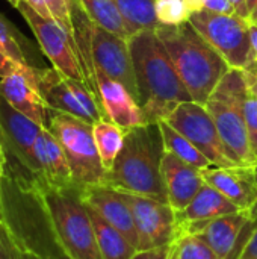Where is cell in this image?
<instances>
[{
    "label": "cell",
    "mask_w": 257,
    "mask_h": 259,
    "mask_svg": "<svg viewBox=\"0 0 257 259\" xmlns=\"http://www.w3.org/2000/svg\"><path fill=\"white\" fill-rule=\"evenodd\" d=\"M127 44L139 93L138 103L147 123L164 121L180 103L192 100L156 30L136 32L127 38Z\"/></svg>",
    "instance_id": "1"
},
{
    "label": "cell",
    "mask_w": 257,
    "mask_h": 259,
    "mask_svg": "<svg viewBox=\"0 0 257 259\" xmlns=\"http://www.w3.org/2000/svg\"><path fill=\"white\" fill-rule=\"evenodd\" d=\"M164 152V140L158 123L124 131L123 149L108 171L105 184L120 191L168 203L161 173Z\"/></svg>",
    "instance_id": "2"
},
{
    "label": "cell",
    "mask_w": 257,
    "mask_h": 259,
    "mask_svg": "<svg viewBox=\"0 0 257 259\" xmlns=\"http://www.w3.org/2000/svg\"><path fill=\"white\" fill-rule=\"evenodd\" d=\"M156 33L170 53L191 99L206 105L221 79L232 70L230 65L189 21L180 26H159Z\"/></svg>",
    "instance_id": "3"
},
{
    "label": "cell",
    "mask_w": 257,
    "mask_h": 259,
    "mask_svg": "<svg viewBox=\"0 0 257 259\" xmlns=\"http://www.w3.org/2000/svg\"><path fill=\"white\" fill-rule=\"evenodd\" d=\"M0 209L15 237L39 258L74 259L59 243L33 185L5 173L0 185Z\"/></svg>",
    "instance_id": "4"
},
{
    "label": "cell",
    "mask_w": 257,
    "mask_h": 259,
    "mask_svg": "<svg viewBox=\"0 0 257 259\" xmlns=\"http://www.w3.org/2000/svg\"><path fill=\"white\" fill-rule=\"evenodd\" d=\"M48 214L55 234L68 255L74 259H101L92 220L82 199V188L33 185Z\"/></svg>",
    "instance_id": "5"
},
{
    "label": "cell",
    "mask_w": 257,
    "mask_h": 259,
    "mask_svg": "<svg viewBox=\"0 0 257 259\" xmlns=\"http://www.w3.org/2000/svg\"><path fill=\"white\" fill-rule=\"evenodd\" d=\"M247 94L248 91L242 70L232 68L221 79L204 106L235 164L253 167L257 162L250 149L248 129L244 115V100Z\"/></svg>",
    "instance_id": "6"
},
{
    "label": "cell",
    "mask_w": 257,
    "mask_h": 259,
    "mask_svg": "<svg viewBox=\"0 0 257 259\" xmlns=\"http://www.w3.org/2000/svg\"><path fill=\"white\" fill-rule=\"evenodd\" d=\"M47 127L62 146L77 187L85 188L106 182L108 171L100 161L91 123L65 112L52 111Z\"/></svg>",
    "instance_id": "7"
},
{
    "label": "cell",
    "mask_w": 257,
    "mask_h": 259,
    "mask_svg": "<svg viewBox=\"0 0 257 259\" xmlns=\"http://www.w3.org/2000/svg\"><path fill=\"white\" fill-rule=\"evenodd\" d=\"M42 126L14 109L0 96V146L5 153V173L35 185L41 171L35 155V143Z\"/></svg>",
    "instance_id": "8"
},
{
    "label": "cell",
    "mask_w": 257,
    "mask_h": 259,
    "mask_svg": "<svg viewBox=\"0 0 257 259\" xmlns=\"http://www.w3.org/2000/svg\"><path fill=\"white\" fill-rule=\"evenodd\" d=\"M189 23L226 59L230 68L245 70L251 62L250 20L238 14H217L206 9L191 14Z\"/></svg>",
    "instance_id": "9"
},
{
    "label": "cell",
    "mask_w": 257,
    "mask_h": 259,
    "mask_svg": "<svg viewBox=\"0 0 257 259\" xmlns=\"http://www.w3.org/2000/svg\"><path fill=\"white\" fill-rule=\"evenodd\" d=\"M38 87L52 111L65 112L91 124L106 120V114L91 88L77 79L68 77L55 67H38Z\"/></svg>",
    "instance_id": "10"
},
{
    "label": "cell",
    "mask_w": 257,
    "mask_h": 259,
    "mask_svg": "<svg viewBox=\"0 0 257 259\" xmlns=\"http://www.w3.org/2000/svg\"><path fill=\"white\" fill-rule=\"evenodd\" d=\"M15 8L32 29L41 52L52 62V67L68 77L86 83L73 36L56 20L41 15L26 0H18Z\"/></svg>",
    "instance_id": "11"
},
{
    "label": "cell",
    "mask_w": 257,
    "mask_h": 259,
    "mask_svg": "<svg viewBox=\"0 0 257 259\" xmlns=\"http://www.w3.org/2000/svg\"><path fill=\"white\" fill-rule=\"evenodd\" d=\"M177 132L186 137L214 167H235L220 132L204 105L194 100L180 103L165 120Z\"/></svg>",
    "instance_id": "12"
},
{
    "label": "cell",
    "mask_w": 257,
    "mask_h": 259,
    "mask_svg": "<svg viewBox=\"0 0 257 259\" xmlns=\"http://www.w3.org/2000/svg\"><path fill=\"white\" fill-rule=\"evenodd\" d=\"M138 234V250L173 246L180 235L177 212L167 202L123 191Z\"/></svg>",
    "instance_id": "13"
},
{
    "label": "cell",
    "mask_w": 257,
    "mask_h": 259,
    "mask_svg": "<svg viewBox=\"0 0 257 259\" xmlns=\"http://www.w3.org/2000/svg\"><path fill=\"white\" fill-rule=\"evenodd\" d=\"M256 225L253 209L238 211L212 220L179 226L182 234H192L204 240L220 259H239ZM179 235V237H180Z\"/></svg>",
    "instance_id": "14"
},
{
    "label": "cell",
    "mask_w": 257,
    "mask_h": 259,
    "mask_svg": "<svg viewBox=\"0 0 257 259\" xmlns=\"http://www.w3.org/2000/svg\"><path fill=\"white\" fill-rule=\"evenodd\" d=\"M91 53L95 65V73L97 70H100L111 79L124 85L138 102L139 93L127 39L94 24L92 21Z\"/></svg>",
    "instance_id": "15"
},
{
    "label": "cell",
    "mask_w": 257,
    "mask_h": 259,
    "mask_svg": "<svg viewBox=\"0 0 257 259\" xmlns=\"http://www.w3.org/2000/svg\"><path fill=\"white\" fill-rule=\"evenodd\" d=\"M38 67L18 64L14 71L0 79V96L18 112L47 127L52 109L38 87Z\"/></svg>",
    "instance_id": "16"
},
{
    "label": "cell",
    "mask_w": 257,
    "mask_h": 259,
    "mask_svg": "<svg viewBox=\"0 0 257 259\" xmlns=\"http://www.w3.org/2000/svg\"><path fill=\"white\" fill-rule=\"evenodd\" d=\"M200 171L208 185L218 190L241 211H250L257 205V165L208 167Z\"/></svg>",
    "instance_id": "17"
},
{
    "label": "cell",
    "mask_w": 257,
    "mask_h": 259,
    "mask_svg": "<svg viewBox=\"0 0 257 259\" xmlns=\"http://www.w3.org/2000/svg\"><path fill=\"white\" fill-rule=\"evenodd\" d=\"M82 199L91 209L118 229L138 249V234L135 229L133 215L123 191L106 184L89 185L82 188Z\"/></svg>",
    "instance_id": "18"
},
{
    "label": "cell",
    "mask_w": 257,
    "mask_h": 259,
    "mask_svg": "<svg viewBox=\"0 0 257 259\" xmlns=\"http://www.w3.org/2000/svg\"><path fill=\"white\" fill-rule=\"evenodd\" d=\"M95 77L98 85V97L106 114V120L115 123L123 131L148 124L139 103L124 85L111 79L100 70H97Z\"/></svg>",
    "instance_id": "19"
},
{
    "label": "cell",
    "mask_w": 257,
    "mask_h": 259,
    "mask_svg": "<svg viewBox=\"0 0 257 259\" xmlns=\"http://www.w3.org/2000/svg\"><path fill=\"white\" fill-rule=\"evenodd\" d=\"M161 173L167 190L168 203L176 212L183 211L206 184L198 168L183 162L167 150L162 156Z\"/></svg>",
    "instance_id": "20"
},
{
    "label": "cell",
    "mask_w": 257,
    "mask_h": 259,
    "mask_svg": "<svg viewBox=\"0 0 257 259\" xmlns=\"http://www.w3.org/2000/svg\"><path fill=\"white\" fill-rule=\"evenodd\" d=\"M35 155L41 171V182L38 184H47L53 187L76 185L62 146L48 131V127L41 129L35 143Z\"/></svg>",
    "instance_id": "21"
},
{
    "label": "cell",
    "mask_w": 257,
    "mask_h": 259,
    "mask_svg": "<svg viewBox=\"0 0 257 259\" xmlns=\"http://www.w3.org/2000/svg\"><path fill=\"white\" fill-rule=\"evenodd\" d=\"M241 211L235 206L227 197H224L218 190L204 184L197 196L191 200V203L180 212H177V223L179 226L212 220L221 215L233 214Z\"/></svg>",
    "instance_id": "22"
},
{
    "label": "cell",
    "mask_w": 257,
    "mask_h": 259,
    "mask_svg": "<svg viewBox=\"0 0 257 259\" xmlns=\"http://www.w3.org/2000/svg\"><path fill=\"white\" fill-rule=\"evenodd\" d=\"M86 205V203H85ZM88 206V205H86ZM92 226L95 231V240L101 259H130L138 250L118 229L103 220L94 209L88 206Z\"/></svg>",
    "instance_id": "23"
},
{
    "label": "cell",
    "mask_w": 257,
    "mask_h": 259,
    "mask_svg": "<svg viewBox=\"0 0 257 259\" xmlns=\"http://www.w3.org/2000/svg\"><path fill=\"white\" fill-rule=\"evenodd\" d=\"M129 35L141 30H156L159 21L156 17V0H114Z\"/></svg>",
    "instance_id": "24"
},
{
    "label": "cell",
    "mask_w": 257,
    "mask_h": 259,
    "mask_svg": "<svg viewBox=\"0 0 257 259\" xmlns=\"http://www.w3.org/2000/svg\"><path fill=\"white\" fill-rule=\"evenodd\" d=\"M158 124H159L162 140H164V147L167 152L176 155L179 159H182L183 162H186L198 170L214 167L211 164V161L186 137H183L180 132H177L171 124H168L165 120L159 121Z\"/></svg>",
    "instance_id": "25"
},
{
    "label": "cell",
    "mask_w": 257,
    "mask_h": 259,
    "mask_svg": "<svg viewBox=\"0 0 257 259\" xmlns=\"http://www.w3.org/2000/svg\"><path fill=\"white\" fill-rule=\"evenodd\" d=\"M92 132L100 161L105 170L109 171L123 149L124 131L109 120H100L92 124Z\"/></svg>",
    "instance_id": "26"
},
{
    "label": "cell",
    "mask_w": 257,
    "mask_h": 259,
    "mask_svg": "<svg viewBox=\"0 0 257 259\" xmlns=\"http://www.w3.org/2000/svg\"><path fill=\"white\" fill-rule=\"evenodd\" d=\"M88 17L94 21V24L121 36L129 38V32L126 29V23L115 5L114 0H79Z\"/></svg>",
    "instance_id": "27"
},
{
    "label": "cell",
    "mask_w": 257,
    "mask_h": 259,
    "mask_svg": "<svg viewBox=\"0 0 257 259\" xmlns=\"http://www.w3.org/2000/svg\"><path fill=\"white\" fill-rule=\"evenodd\" d=\"M0 49L17 62L38 67L32 59L33 47L30 46V42L2 14H0Z\"/></svg>",
    "instance_id": "28"
},
{
    "label": "cell",
    "mask_w": 257,
    "mask_h": 259,
    "mask_svg": "<svg viewBox=\"0 0 257 259\" xmlns=\"http://www.w3.org/2000/svg\"><path fill=\"white\" fill-rule=\"evenodd\" d=\"M26 2L32 8H35L41 15L56 20L71 36L74 35L73 20H71V6L74 0H26ZM9 3L12 6H17L18 0H9Z\"/></svg>",
    "instance_id": "29"
},
{
    "label": "cell",
    "mask_w": 257,
    "mask_h": 259,
    "mask_svg": "<svg viewBox=\"0 0 257 259\" xmlns=\"http://www.w3.org/2000/svg\"><path fill=\"white\" fill-rule=\"evenodd\" d=\"M173 247L176 259H220L204 240L192 234H182Z\"/></svg>",
    "instance_id": "30"
},
{
    "label": "cell",
    "mask_w": 257,
    "mask_h": 259,
    "mask_svg": "<svg viewBox=\"0 0 257 259\" xmlns=\"http://www.w3.org/2000/svg\"><path fill=\"white\" fill-rule=\"evenodd\" d=\"M0 259H41L27 249L8 226L0 209Z\"/></svg>",
    "instance_id": "31"
},
{
    "label": "cell",
    "mask_w": 257,
    "mask_h": 259,
    "mask_svg": "<svg viewBox=\"0 0 257 259\" xmlns=\"http://www.w3.org/2000/svg\"><path fill=\"white\" fill-rule=\"evenodd\" d=\"M156 17L159 26H180L189 21L191 11L185 0H156Z\"/></svg>",
    "instance_id": "32"
},
{
    "label": "cell",
    "mask_w": 257,
    "mask_h": 259,
    "mask_svg": "<svg viewBox=\"0 0 257 259\" xmlns=\"http://www.w3.org/2000/svg\"><path fill=\"white\" fill-rule=\"evenodd\" d=\"M244 115H245V123L248 129L250 149L257 162V99L250 94H247L244 100Z\"/></svg>",
    "instance_id": "33"
},
{
    "label": "cell",
    "mask_w": 257,
    "mask_h": 259,
    "mask_svg": "<svg viewBox=\"0 0 257 259\" xmlns=\"http://www.w3.org/2000/svg\"><path fill=\"white\" fill-rule=\"evenodd\" d=\"M173 252V246L147 249V250H136L130 259H170Z\"/></svg>",
    "instance_id": "34"
},
{
    "label": "cell",
    "mask_w": 257,
    "mask_h": 259,
    "mask_svg": "<svg viewBox=\"0 0 257 259\" xmlns=\"http://www.w3.org/2000/svg\"><path fill=\"white\" fill-rule=\"evenodd\" d=\"M253 212L256 217V225H254V229H253L248 241L245 243V246L242 249L239 259H257V205L253 208Z\"/></svg>",
    "instance_id": "35"
},
{
    "label": "cell",
    "mask_w": 257,
    "mask_h": 259,
    "mask_svg": "<svg viewBox=\"0 0 257 259\" xmlns=\"http://www.w3.org/2000/svg\"><path fill=\"white\" fill-rule=\"evenodd\" d=\"M204 9L217 14H227V15L236 14L233 5L229 0H204Z\"/></svg>",
    "instance_id": "36"
},
{
    "label": "cell",
    "mask_w": 257,
    "mask_h": 259,
    "mask_svg": "<svg viewBox=\"0 0 257 259\" xmlns=\"http://www.w3.org/2000/svg\"><path fill=\"white\" fill-rule=\"evenodd\" d=\"M242 74H244V80H245L248 94L257 99V70L256 68H245V70H242Z\"/></svg>",
    "instance_id": "37"
},
{
    "label": "cell",
    "mask_w": 257,
    "mask_h": 259,
    "mask_svg": "<svg viewBox=\"0 0 257 259\" xmlns=\"http://www.w3.org/2000/svg\"><path fill=\"white\" fill-rule=\"evenodd\" d=\"M18 64H21V62H17L15 59H12L9 55H6L0 49V79L5 77L6 74H9L11 71H14Z\"/></svg>",
    "instance_id": "38"
},
{
    "label": "cell",
    "mask_w": 257,
    "mask_h": 259,
    "mask_svg": "<svg viewBox=\"0 0 257 259\" xmlns=\"http://www.w3.org/2000/svg\"><path fill=\"white\" fill-rule=\"evenodd\" d=\"M250 36H251V62L247 68L257 70V24L250 21Z\"/></svg>",
    "instance_id": "39"
},
{
    "label": "cell",
    "mask_w": 257,
    "mask_h": 259,
    "mask_svg": "<svg viewBox=\"0 0 257 259\" xmlns=\"http://www.w3.org/2000/svg\"><path fill=\"white\" fill-rule=\"evenodd\" d=\"M229 2L233 5L236 14H238L239 17H242V18H250V11H248V8H247V0H229Z\"/></svg>",
    "instance_id": "40"
},
{
    "label": "cell",
    "mask_w": 257,
    "mask_h": 259,
    "mask_svg": "<svg viewBox=\"0 0 257 259\" xmlns=\"http://www.w3.org/2000/svg\"><path fill=\"white\" fill-rule=\"evenodd\" d=\"M185 3L188 5L191 14L192 12H197V11H201L204 9V0H185Z\"/></svg>",
    "instance_id": "41"
},
{
    "label": "cell",
    "mask_w": 257,
    "mask_h": 259,
    "mask_svg": "<svg viewBox=\"0 0 257 259\" xmlns=\"http://www.w3.org/2000/svg\"><path fill=\"white\" fill-rule=\"evenodd\" d=\"M5 165H6V161H5V153H3V149L0 146V185H2V178L5 175Z\"/></svg>",
    "instance_id": "42"
},
{
    "label": "cell",
    "mask_w": 257,
    "mask_h": 259,
    "mask_svg": "<svg viewBox=\"0 0 257 259\" xmlns=\"http://www.w3.org/2000/svg\"><path fill=\"white\" fill-rule=\"evenodd\" d=\"M256 6H257V0H247V8H248L250 14L256 9Z\"/></svg>",
    "instance_id": "43"
},
{
    "label": "cell",
    "mask_w": 257,
    "mask_h": 259,
    "mask_svg": "<svg viewBox=\"0 0 257 259\" xmlns=\"http://www.w3.org/2000/svg\"><path fill=\"white\" fill-rule=\"evenodd\" d=\"M248 20H250L251 23H256L257 24V6H256V9L250 14V18H248Z\"/></svg>",
    "instance_id": "44"
},
{
    "label": "cell",
    "mask_w": 257,
    "mask_h": 259,
    "mask_svg": "<svg viewBox=\"0 0 257 259\" xmlns=\"http://www.w3.org/2000/svg\"><path fill=\"white\" fill-rule=\"evenodd\" d=\"M170 259H176V255H174V247H173V252H171V256Z\"/></svg>",
    "instance_id": "45"
},
{
    "label": "cell",
    "mask_w": 257,
    "mask_h": 259,
    "mask_svg": "<svg viewBox=\"0 0 257 259\" xmlns=\"http://www.w3.org/2000/svg\"><path fill=\"white\" fill-rule=\"evenodd\" d=\"M8 2H9V0H8Z\"/></svg>",
    "instance_id": "46"
}]
</instances>
